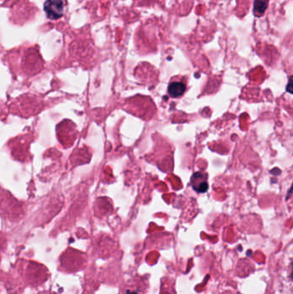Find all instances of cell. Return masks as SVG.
<instances>
[{
  "label": "cell",
  "mask_w": 293,
  "mask_h": 294,
  "mask_svg": "<svg viewBox=\"0 0 293 294\" xmlns=\"http://www.w3.org/2000/svg\"><path fill=\"white\" fill-rule=\"evenodd\" d=\"M0 210L2 214L9 215L10 219H17L23 215V206L11 194L0 190Z\"/></svg>",
  "instance_id": "obj_1"
},
{
  "label": "cell",
  "mask_w": 293,
  "mask_h": 294,
  "mask_svg": "<svg viewBox=\"0 0 293 294\" xmlns=\"http://www.w3.org/2000/svg\"><path fill=\"white\" fill-rule=\"evenodd\" d=\"M18 112H22L23 115L32 116L42 109V101L33 95H26L22 96L21 100H18Z\"/></svg>",
  "instance_id": "obj_2"
},
{
  "label": "cell",
  "mask_w": 293,
  "mask_h": 294,
  "mask_svg": "<svg viewBox=\"0 0 293 294\" xmlns=\"http://www.w3.org/2000/svg\"><path fill=\"white\" fill-rule=\"evenodd\" d=\"M58 137L60 142L65 146H71L73 143L76 135L75 126L69 121L62 122L57 128Z\"/></svg>",
  "instance_id": "obj_3"
},
{
  "label": "cell",
  "mask_w": 293,
  "mask_h": 294,
  "mask_svg": "<svg viewBox=\"0 0 293 294\" xmlns=\"http://www.w3.org/2000/svg\"><path fill=\"white\" fill-rule=\"evenodd\" d=\"M64 8L63 0H48L44 4L45 12L50 20H57L61 18Z\"/></svg>",
  "instance_id": "obj_4"
},
{
  "label": "cell",
  "mask_w": 293,
  "mask_h": 294,
  "mask_svg": "<svg viewBox=\"0 0 293 294\" xmlns=\"http://www.w3.org/2000/svg\"><path fill=\"white\" fill-rule=\"evenodd\" d=\"M29 140L26 136L20 137V139H16L14 144L12 145V155L18 160H24L28 157V147Z\"/></svg>",
  "instance_id": "obj_5"
},
{
  "label": "cell",
  "mask_w": 293,
  "mask_h": 294,
  "mask_svg": "<svg viewBox=\"0 0 293 294\" xmlns=\"http://www.w3.org/2000/svg\"><path fill=\"white\" fill-rule=\"evenodd\" d=\"M191 183L194 190L199 193H204L208 190V184L207 181V175L202 173H196L191 179Z\"/></svg>",
  "instance_id": "obj_6"
},
{
  "label": "cell",
  "mask_w": 293,
  "mask_h": 294,
  "mask_svg": "<svg viewBox=\"0 0 293 294\" xmlns=\"http://www.w3.org/2000/svg\"><path fill=\"white\" fill-rule=\"evenodd\" d=\"M186 89V83H184L183 81L174 79L169 84L168 93L171 97H179L183 95Z\"/></svg>",
  "instance_id": "obj_7"
},
{
  "label": "cell",
  "mask_w": 293,
  "mask_h": 294,
  "mask_svg": "<svg viewBox=\"0 0 293 294\" xmlns=\"http://www.w3.org/2000/svg\"><path fill=\"white\" fill-rule=\"evenodd\" d=\"M269 0H255L254 2V14L257 18H261L267 9Z\"/></svg>",
  "instance_id": "obj_8"
},
{
  "label": "cell",
  "mask_w": 293,
  "mask_h": 294,
  "mask_svg": "<svg viewBox=\"0 0 293 294\" xmlns=\"http://www.w3.org/2000/svg\"><path fill=\"white\" fill-rule=\"evenodd\" d=\"M126 294H138V293H137L136 291H127V293H126Z\"/></svg>",
  "instance_id": "obj_9"
}]
</instances>
